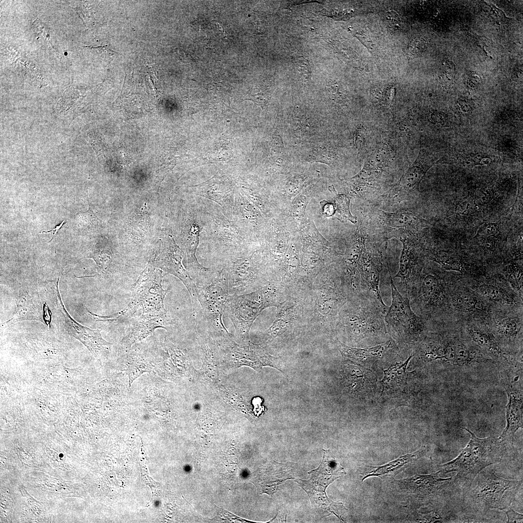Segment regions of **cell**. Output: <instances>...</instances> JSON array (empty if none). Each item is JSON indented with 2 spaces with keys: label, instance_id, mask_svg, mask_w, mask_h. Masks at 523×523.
I'll return each mask as SVG.
<instances>
[{
  "label": "cell",
  "instance_id": "6da1fadb",
  "mask_svg": "<svg viewBox=\"0 0 523 523\" xmlns=\"http://www.w3.org/2000/svg\"><path fill=\"white\" fill-rule=\"evenodd\" d=\"M454 340H431L422 344L420 355L427 362H434L446 373V377L500 369L499 365L480 350Z\"/></svg>",
  "mask_w": 523,
  "mask_h": 523
},
{
  "label": "cell",
  "instance_id": "7a4b0ae2",
  "mask_svg": "<svg viewBox=\"0 0 523 523\" xmlns=\"http://www.w3.org/2000/svg\"><path fill=\"white\" fill-rule=\"evenodd\" d=\"M470 440L459 456L453 460L439 465L441 473L456 472L453 482L462 492L470 487L473 481L484 468L500 462L503 456L502 443L499 438L491 436L480 438L468 429Z\"/></svg>",
  "mask_w": 523,
  "mask_h": 523
},
{
  "label": "cell",
  "instance_id": "3957f363",
  "mask_svg": "<svg viewBox=\"0 0 523 523\" xmlns=\"http://www.w3.org/2000/svg\"><path fill=\"white\" fill-rule=\"evenodd\" d=\"M250 243L215 259L214 267L221 270L231 295H241L263 287L266 264L262 249Z\"/></svg>",
  "mask_w": 523,
  "mask_h": 523
},
{
  "label": "cell",
  "instance_id": "277c9868",
  "mask_svg": "<svg viewBox=\"0 0 523 523\" xmlns=\"http://www.w3.org/2000/svg\"><path fill=\"white\" fill-rule=\"evenodd\" d=\"M193 280L209 334L214 338L232 336L222 320L231 294L227 280L221 270L210 267L209 271Z\"/></svg>",
  "mask_w": 523,
  "mask_h": 523
},
{
  "label": "cell",
  "instance_id": "5b68a950",
  "mask_svg": "<svg viewBox=\"0 0 523 523\" xmlns=\"http://www.w3.org/2000/svg\"><path fill=\"white\" fill-rule=\"evenodd\" d=\"M204 225L200 240L205 242L215 259L252 243L236 223L223 213L217 203L201 199Z\"/></svg>",
  "mask_w": 523,
  "mask_h": 523
},
{
  "label": "cell",
  "instance_id": "8992f818",
  "mask_svg": "<svg viewBox=\"0 0 523 523\" xmlns=\"http://www.w3.org/2000/svg\"><path fill=\"white\" fill-rule=\"evenodd\" d=\"M522 486V479H507L493 472L481 471L462 493L467 505L475 510H504L510 507Z\"/></svg>",
  "mask_w": 523,
  "mask_h": 523
},
{
  "label": "cell",
  "instance_id": "52a82bcc",
  "mask_svg": "<svg viewBox=\"0 0 523 523\" xmlns=\"http://www.w3.org/2000/svg\"><path fill=\"white\" fill-rule=\"evenodd\" d=\"M178 239L186 254L189 273L193 279L210 269L201 265L196 253L204 225L201 199L188 200L178 207Z\"/></svg>",
  "mask_w": 523,
  "mask_h": 523
},
{
  "label": "cell",
  "instance_id": "ba28073f",
  "mask_svg": "<svg viewBox=\"0 0 523 523\" xmlns=\"http://www.w3.org/2000/svg\"><path fill=\"white\" fill-rule=\"evenodd\" d=\"M357 297L354 308L341 316L340 323L343 328L356 341L385 336L387 330L385 315L388 307L372 298Z\"/></svg>",
  "mask_w": 523,
  "mask_h": 523
},
{
  "label": "cell",
  "instance_id": "9c48e42d",
  "mask_svg": "<svg viewBox=\"0 0 523 523\" xmlns=\"http://www.w3.org/2000/svg\"><path fill=\"white\" fill-rule=\"evenodd\" d=\"M214 339L218 347L220 361L228 367L237 369L246 366L259 371L269 366L283 372L284 365L280 358L270 354L262 345L249 340L238 343L232 336Z\"/></svg>",
  "mask_w": 523,
  "mask_h": 523
},
{
  "label": "cell",
  "instance_id": "30bf717a",
  "mask_svg": "<svg viewBox=\"0 0 523 523\" xmlns=\"http://www.w3.org/2000/svg\"><path fill=\"white\" fill-rule=\"evenodd\" d=\"M262 288L244 294L230 295L224 314L232 321L235 329L234 339L238 343L249 339V333L254 321L265 308L272 306Z\"/></svg>",
  "mask_w": 523,
  "mask_h": 523
},
{
  "label": "cell",
  "instance_id": "8fae6325",
  "mask_svg": "<svg viewBox=\"0 0 523 523\" xmlns=\"http://www.w3.org/2000/svg\"><path fill=\"white\" fill-rule=\"evenodd\" d=\"M390 280L392 301L385 315L387 332L400 340H416L424 331L423 322L411 308L409 298L399 291L391 276Z\"/></svg>",
  "mask_w": 523,
  "mask_h": 523
},
{
  "label": "cell",
  "instance_id": "7c38bea8",
  "mask_svg": "<svg viewBox=\"0 0 523 523\" xmlns=\"http://www.w3.org/2000/svg\"><path fill=\"white\" fill-rule=\"evenodd\" d=\"M163 271L148 263L134 284L131 301L142 310V314H167L164 306L169 289L162 286Z\"/></svg>",
  "mask_w": 523,
  "mask_h": 523
},
{
  "label": "cell",
  "instance_id": "4fadbf2b",
  "mask_svg": "<svg viewBox=\"0 0 523 523\" xmlns=\"http://www.w3.org/2000/svg\"><path fill=\"white\" fill-rule=\"evenodd\" d=\"M441 471L429 475L416 474L409 478L395 480V485L420 504L448 497L453 491L459 489L453 482V477H440Z\"/></svg>",
  "mask_w": 523,
  "mask_h": 523
},
{
  "label": "cell",
  "instance_id": "5bb4252c",
  "mask_svg": "<svg viewBox=\"0 0 523 523\" xmlns=\"http://www.w3.org/2000/svg\"><path fill=\"white\" fill-rule=\"evenodd\" d=\"M184 251L176 244L172 231L169 229L162 238L159 248L151 263L166 274H171L178 278L186 288L195 306L199 302L196 286L188 271L184 266Z\"/></svg>",
  "mask_w": 523,
  "mask_h": 523
},
{
  "label": "cell",
  "instance_id": "9a60e30c",
  "mask_svg": "<svg viewBox=\"0 0 523 523\" xmlns=\"http://www.w3.org/2000/svg\"><path fill=\"white\" fill-rule=\"evenodd\" d=\"M498 376L508 399L506 407L507 425L498 438L501 442L512 444L516 432L523 426V371L501 370Z\"/></svg>",
  "mask_w": 523,
  "mask_h": 523
},
{
  "label": "cell",
  "instance_id": "2e32d148",
  "mask_svg": "<svg viewBox=\"0 0 523 523\" xmlns=\"http://www.w3.org/2000/svg\"><path fill=\"white\" fill-rule=\"evenodd\" d=\"M324 453L320 466L310 472L312 473L310 479L307 481L301 480V484L312 501L337 516L334 510L338 507L344 506L341 503H334L329 499L326 495L325 490L330 483L345 472L342 467L331 458L329 453L328 454L327 451Z\"/></svg>",
  "mask_w": 523,
  "mask_h": 523
},
{
  "label": "cell",
  "instance_id": "e0dca14e",
  "mask_svg": "<svg viewBox=\"0 0 523 523\" xmlns=\"http://www.w3.org/2000/svg\"><path fill=\"white\" fill-rule=\"evenodd\" d=\"M59 278L55 283V292L57 306L62 313L65 330L72 337L81 342L94 356L101 361L109 352L112 344L105 340L100 330L92 329L79 323L73 319L67 311L61 298L59 289Z\"/></svg>",
  "mask_w": 523,
  "mask_h": 523
},
{
  "label": "cell",
  "instance_id": "ac0fdd59",
  "mask_svg": "<svg viewBox=\"0 0 523 523\" xmlns=\"http://www.w3.org/2000/svg\"><path fill=\"white\" fill-rule=\"evenodd\" d=\"M231 220L234 221L252 243L260 241L268 220L239 190H236Z\"/></svg>",
  "mask_w": 523,
  "mask_h": 523
},
{
  "label": "cell",
  "instance_id": "d6986e66",
  "mask_svg": "<svg viewBox=\"0 0 523 523\" xmlns=\"http://www.w3.org/2000/svg\"><path fill=\"white\" fill-rule=\"evenodd\" d=\"M235 183L230 176L216 175L192 186L193 193L217 203L224 215L231 220L235 193Z\"/></svg>",
  "mask_w": 523,
  "mask_h": 523
},
{
  "label": "cell",
  "instance_id": "ffe728a7",
  "mask_svg": "<svg viewBox=\"0 0 523 523\" xmlns=\"http://www.w3.org/2000/svg\"><path fill=\"white\" fill-rule=\"evenodd\" d=\"M170 322L167 314H142L139 317L130 320L125 335L121 341L122 345L129 350L134 343L141 341L157 328L167 330Z\"/></svg>",
  "mask_w": 523,
  "mask_h": 523
},
{
  "label": "cell",
  "instance_id": "44dd1931",
  "mask_svg": "<svg viewBox=\"0 0 523 523\" xmlns=\"http://www.w3.org/2000/svg\"><path fill=\"white\" fill-rule=\"evenodd\" d=\"M442 287L441 280L437 275L432 273L426 274L420 278L417 290L412 291L407 297L411 294L417 292L415 295L423 308L433 309L441 301Z\"/></svg>",
  "mask_w": 523,
  "mask_h": 523
},
{
  "label": "cell",
  "instance_id": "7402d4cb",
  "mask_svg": "<svg viewBox=\"0 0 523 523\" xmlns=\"http://www.w3.org/2000/svg\"><path fill=\"white\" fill-rule=\"evenodd\" d=\"M403 249L400 262V267L395 277H399L403 290L407 297L416 280L418 270V258L414 248L408 240L400 238Z\"/></svg>",
  "mask_w": 523,
  "mask_h": 523
},
{
  "label": "cell",
  "instance_id": "603a6c76",
  "mask_svg": "<svg viewBox=\"0 0 523 523\" xmlns=\"http://www.w3.org/2000/svg\"><path fill=\"white\" fill-rule=\"evenodd\" d=\"M427 451L428 448L423 447L416 451L401 456L383 465L369 466V470L366 472L362 480L372 476L381 478L393 477L425 455Z\"/></svg>",
  "mask_w": 523,
  "mask_h": 523
},
{
  "label": "cell",
  "instance_id": "cb8c5ba5",
  "mask_svg": "<svg viewBox=\"0 0 523 523\" xmlns=\"http://www.w3.org/2000/svg\"><path fill=\"white\" fill-rule=\"evenodd\" d=\"M338 350L342 355L356 361L362 363L370 362L381 358L385 355L393 345L392 340L378 345L364 348H357L348 346L339 340H337Z\"/></svg>",
  "mask_w": 523,
  "mask_h": 523
},
{
  "label": "cell",
  "instance_id": "d4e9b609",
  "mask_svg": "<svg viewBox=\"0 0 523 523\" xmlns=\"http://www.w3.org/2000/svg\"><path fill=\"white\" fill-rule=\"evenodd\" d=\"M43 318V310L38 298L36 296L26 292L19 296L15 314L5 324H11L27 320L44 322Z\"/></svg>",
  "mask_w": 523,
  "mask_h": 523
},
{
  "label": "cell",
  "instance_id": "484cf974",
  "mask_svg": "<svg viewBox=\"0 0 523 523\" xmlns=\"http://www.w3.org/2000/svg\"><path fill=\"white\" fill-rule=\"evenodd\" d=\"M385 222L386 225L394 228H406L418 230L424 227V223L414 214L405 211H399L396 213H384Z\"/></svg>",
  "mask_w": 523,
  "mask_h": 523
},
{
  "label": "cell",
  "instance_id": "4316f807",
  "mask_svg": "<svg viewBox=\"0 0 523 523\" xmlns=\"http://www.w3.org/2000/svg\"><path fill=\"white\" fill-rule=\"evenodd\" d=\"M413 356V355H410L402 364H399L387 369L383 370L384 376L381 381L383 386L382 392L385 390L396 387L406 381L409 375L406 367Z\"/></svg>",
  "mask_w": 523,
  "mask_h": 523
},
{
  "label": "cell",
  "instance_id": "83f0119b",
  "mask_svg": "<svg viewBox=\"0 0 523 523\" xmlns=\"http://www.w3.org/2000/svg\"><path fill=\"white\" fill-rule=\"evenodd\" d=\"M89 209L77 213L74 219V228L78 231H93L102 227V222L93 212L88 200Z\"/></svg>",
  "mask_w": 523,
  "mask_h": 523
},
{
  "label": "cell",
  "instance_id": "f1b7e54d",
  "mask_svg": "<svg viewBox=\"0 0 523 523\" xmlns=\"http://www.w3.org/2000/svg\"><path fill=\"white\" fill-rule=\"evenodd\" d=\"M329 189L333 194V202L335 207V217L341 222L347 220L355 224L357 222V217L352 215L350 211V199L344 194H338L334 187L332 186Z\"/></svg>",
  "mask_w": 523,
  "mask_h": 523
},
{
  "label": "cell",
  "instance_id": "f546056e",
  "mask_svg": "<svg viewBox=\"0 0 523 523\" xmlns=\"http://www.w3.org/2000/svg\"><path fill=\"white\" fill-rule=\"evenodd\" d=\"M139 308L130 301L124 309L115 313L107 316L99 315L88 310V314L95 321L112 323H119L130 320Z\"/></svg>",
  "mask_w": 523,
  "mask_h": 523
},
{
  "label": "cell",
  "instance_id": "4dcf8cb0",
  "mask_svg": "<svg viewBox=\"0 0 523 523\" xmlns=\"http://www.w3.org/2000/svg\"><path fill=\"white\" fill-rule=\"evenodd\" d=\"M111 256L109 248L98 244L89 252L87 257L93 259L99 270L106 272L112 262Z\"/></svg>",
  "mask_w": 523,
  "mask_h": 523
},
{
  "label": "cell",
  "instance_id": "1f68e13d",
  "mask_svg": "<svg viewBox=\"0 0 523 523\" xmlns=\"http://www.w3.org/2000/svg\"><path fill=\"white\" fill-rule=\"evenodd\" d=\"M496 332L499 337L508 342H514L518 338L519 327L513 319L501 320L496 325Z\"/></svg>",
  "mask_w": 523,
  "mask_h": 523
},
{
  "label": "cell",
  "instance_id": "d6a6232c",
  "mask_svg": "<svg viewBox=\"0 0 523 523\" xmlns=\"http://www.w3.org/2000/svg\"><path fill=\"white\" fill-rule=\"evenodd\" d=\"M455 306L465 311H472L477 309H482V304L476 297L470 294H463L455 298Z\"/></svg>",
  "mask_w": 523,
  "mask_h": 523
},
{
  "label": "cell",
  "instance_id": "836d02e7",
  "mask_svg": "<svg viewBox=\"0 0 523 523\" xmlns=\"http://www.w3.org/2000/svg\"><path fill=\"white\" fill-rule=\"evenodd\" d=\"M309 200V194L304 192L297 196L292 202V215L298 221L301 222L306 215V209Z\"/></svg>",
  "mask_w": 523,
  "mask_h": 523
},
{
  "label": "cell",
  "instance_id": "e575fe53",
  "mask_svg": "<svg viewBox=\"0 0 523 523\" xmlns=\"http://www.w3.org/2000/svg\"><path fill=\"white\" fill-rule=\"evenodd\" d=\"M456 76V66L455 63L449 59L443 60L441 65V74L440 80L443 85L449 87L454 81Z\"/></svg>",
  "mask_w": 523,
  "mask_h": 523
},
{
  "label": "cell",
  "instance_id": "d590c367",
  "mask_svg": "<svg viewBox=\"0 0 523 523\" xmlns=\"http://www.w3.org/2000/svg\"><path fill=\"white\" fill-rule=\"evenodd\" d=\"M479 290L483 295L491 300L496 302L508 301L505 292L494 285L482 284L479 286Z\"/></svg>",
  "mask_w": 523,
  "mask_h": 523
},
{
  "label": "cell",
  "instance_id": "8d00e7d4",
  "mask_svg": "<svg viewBox=\"0 0 523 523\" xmlns=\"http://www.w3.org/2000/svg\"><path fill=\"white\" fill-rule=\"evenodd\" d=\"M427 42L423 38H416L414 39L408 45L406 54L410 59H413L420 56L426 49Z\"/></svg>",
  "mask_w": 523,
  "mask_h": 523
},
{
  "label": "cell",
  "instance_id": "74e56055",
  "mask_svg": "<svg viewBox=\"0 0 523 523\" xmlns=\"http://www.w3.org/2000/svg\"><path fill=\"white\" fill-rule=\"evenodd\" d=\"M432 259L447 270L460 271L461 270L460 262L450 256L437 255L433 256Z\"/></svg>",
  "mask_w": 523,
  "mask_h": 523
},
{
  "label": "cell",
  "instance_id": "f35d334b",
  "mask_svg": "<svg viewBox=\"0 0 523 523\" xmlns=\"http://www.w3.org/2000/svg\"><path fill=\"white\" fill-rule=\"evenodd\" d=\"M311 159L316 162H320L329 165L335 162V157L330 151L321 149L313 152Z\"/></svg>",
  "mask_w": 523,
  "mask_h": 523
},
{
  "label": "cell",
  "instance_id": "ab89813d",
  "mask_svg": "<svg viewBox=\"0 0 523 523\" xmlns=\"http://www.w3.org/2000/svg\"><path fill=\"white\" fill-rule=\"evenodd\" d=\"M499 226L497 223H489L482 225L478 231V235L482 239L486 238L497 234Z\"/></svg>",
  "mask_w": 523,
  "mask_h": 523
},
{
  "label": "cell",
  "instance_id": "60d3db41",
  "mask_svg": "<svg viewBox=\"0 0 523 523\" xmlns=\"http://www.w3.org/2000/svg\"><path fill=\"white\" fill-rule=\"evenodd\" d=\"M465 84L468 89L476 90L480 84V78L479 76L473 71L466 72L464 76Z\"/></svg>",
  "mask_w": 523,
  "mask_h": 523
},
{
  "label": "cell",
  "instance_id": "b9f144b4",
  "mask_svg": "<svg viewBox=\"0 0 523 523\" xmlns=\"http://www.w3.org/2000/svg\"><path fill=\"white\" fill-rule=\"evenodd\" d=\"M456 104L459 110L465 115L471 113L474 108L473 101L463 97L459 98Z\"/></svg>",
  "mask_w": 523,
  "mask_h": 523
},
{
  "label": "cell",
  "instance_id": "7bdbcfd3",
  "mask_svg": "<svg viewBox=\"0 0 523 523\" xmlns=\"http://www.w3.org/2000/svg\"><path fill=\"white\" fill-rule=\"evenodd\" d=\"M475 201L471 200L462 201L457 206V212L461 215H468L475 211Z\"/></svg>",
  "mask_w": 523,
  "mask_h": 523
},
{
  "label": "cell",
  "instance_id": "ee69618b",
  "mask_svg": "<svg viewBox=\"0 0 523 523\" xmlns=\"http://www.w3.org/2000/svg\"><path fill=\"white\" fill-rule=\"evenodd\" d=\"M303 180L302 177L294 178L290 181L287 187V193L291 197L298 194L303 187Z\"/></svg>",
  "mask_w": 523,
  "mask_h": 523
},
{
  "label": "cell",
  "instance_id": "f6af8a7d",
  "mask_svg": "<svg viewBox=\"0 0 523 523\" xmlns=\"http://www.w3.org/2000/svg\"><path fill=\"white\" fill-rule=\"evenodd\" d=\"M509 278L510 281L514 283V286H517L519 289L522 288V273L518 268L511 267L509 269Z\"/></svg>",
  "mask_w": 523,
  "mask_h": 523
},
{
  "label": "cell",
  "instance_id": "bcb514c9",
  "mask_svg": "<svg viewBox=\"0 0 523 523\" xmlns=\"http://www.w3.org/2000/svg\"><path fill=\"white\" fill-rule=\"evenodd\" d=\"M385 18L389 22V25L391 28L395 29L400 28V18L398 14L394 11H388L385 14Z\"/></svg>",
  "mask_w": 523,
  "mask_h": 523
},
{
  "label": "cell",
  "instance_id": "7dc6e473",
  "mask_svg": "<svg viewBox=\"0 0 523 523\" xmlns=\"http://www.w3.org/2000/svg\"><path fill=\"white\" fill-rule=\"evenodd\" d=\"M322 213L325 216H333L335 213V207L333 203L326 200L320 202Z\"/></svg>",
  "mask_w": 523,
  "mask_h": 523
},
{
  "label": "cell",
  "instance_id": "c3c4849f",
  "mask_svg": "<svg viewBox=\"0 0 523 523\" xmlns=\"http://www.w3.org/2000/svg\"><path fill=\"white\" fill-rule=\"evenodd\" d=\"M505 512L508 517L507 523H522L523 515L516 512L511 508H508Z\"/></svg>",
  "mask_w": 523,
  "mask_h": 523
},
{
  "label": "cell",
  "instance_id": "681fc988",
  "mask_svg": "<svg viewBox=\"0 0 523 523\" xmlns=\"http://www.w3.org/2000/svg\"><path fill=\"white\" fill-rule=\"evenodd\" d=\"M493 192L490 189L481 191L477 195L478 201L482 204L487 203L492 199Z\"/></svg>",
  "mask_w": 523,
  "mask_h": 523
},
{
  "label": "cell",
  "instance_id": "f907efd6",
  "mask_svg": "<svg viewBox=\"0 0 523 523\" xmlns=\"http://www.w3.org/2000/svg\"><path fill=\"white\" fill-rule=\"evenodd\" d=\"M492 9V17L497 22H503L506 20V17L504 13L498 8H496L494 5H492L491 6Z\"/></svg>",
  "mask_w": 523,
  "mask_h": 523
},
{
  "label": "cell",
  "instance_id": "816d5d0a",
  "mask_svg": "<svg viewBox=\"0 0 523 523\" xmlns=\"http://www.w3.org/2000/svg\"><path fill=\"white\" fill-rule=\"evenodd\" d=\"M64 220H63L59 225L56 226L54 229H52L51 230L47 231H43L42 232H40V234H42V233H48V232H50L51 231H53V234H52V237L51 238V239L50 240V241H48V242H50L53 239L55 234H56V233L58 232V231L59 230H60L62 228V226L64 225Z\"/></svg>",
  "mask_w": 523,
  "mask_h": 523
},
{
  "label": "cell",
  "instance_id": "f5cc1de1",
  "mask_svg": "<svg viewBox=\"0 0 523 523\" xmlns=\"http://www.w3.org/2000/svg\"><path fill=\"white\" fill-rule=\"evenodd\" d=\"M513 79L516 80V81L518 80L522 79V71L521 70H517L514 73H513Z\"/></svg>",
  "mask_w": 523,
  "mask_h": 523
}]
</instances>
